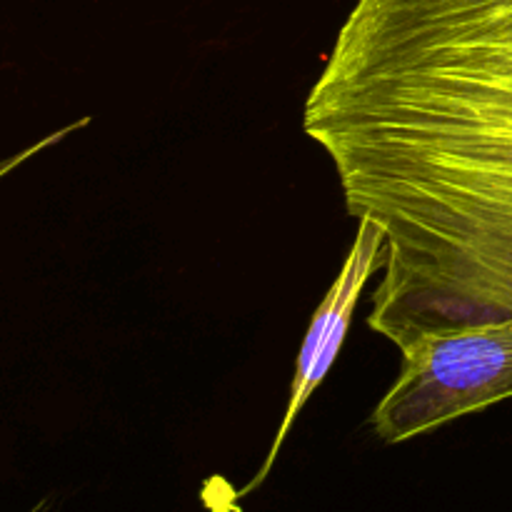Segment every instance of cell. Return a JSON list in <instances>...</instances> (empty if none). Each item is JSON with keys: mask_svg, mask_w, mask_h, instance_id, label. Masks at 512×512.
Returning <instances> with one entry per match:
<instances>
[{"mask_svg": "<svg viewBox=\"0 0 512 512\" xmlns=\"http://www.w3.org/2000/svg\"><path fill=\"white\" fill-rule=\"evenodd\" d=\"M383 263L385 230L380 228V223H375L373 218L363 215V218H358V235H355L353 240V248H350L348 258H345L335 283L330 285V290L325 293L323 303L315 310L303 345H300L298 363H295V378L293 385H290L288 408H285L283 420H280L278 433H275L273 445H270L268 458L260 465L258 475L245 485L243 493H253V490L258 488V485H263L265 478L270 475L275 460H278L280 448H283L285 438L290 435V428H293L298 415L303 413L305 403H308V400L313 398L315 390L323 385L330 368H333V363L338 360L340 348H343L345 343V335H348L350 320H353L355 308H358L360 295H363L368 280L378 273V268H383Z\"/></svg>", "mask_w": 512, "mask_h": 512, "instance_id": "3", "label": "cell"}, {"mask_svg": "<svg viewBox=\"0 0 512 512\" xmlns=\"http://www.w3.org/2000/svg\"><path fill=\"white\" fill-rule=\"evenodd\" d=\"M88 123H90V118L75 120V123H70V125H65V128H60V130H55V133H50L48 138H43V140H38V143H33V145H30V148L20 150V153H15V155H10V158H3V160H0V178H5V175H8L10 170H15V168H18V165H23L25 160H30V158H33V155H38L40 150L50 148V145H55V143H60V140H63L65 135L73 133V130H78V128H83V125H88Z\"/></svg>", "mask_w": 512, "mask_h": 512, "instance_id": "4", "label": "cell"}, {"mask_svg": "<svg viewBox=\"0 0 512 512\" xmlns=\"http://www.w3.org/2000/svg\"><path fill=\"white\" fill-rule=\"evenodd\" d=\"M303 128L385 230L370 330L512 318V0H355Z\"/></svg>", "mask_w": 512, "mask_h": 512, "instance_id": "1", "label": "cell"}, {"mask_svg": "<svg viewBox=\"0 0 512 512\" xmlns=\"http://www.w3.org/2000/svg\"><path fill=\"white\" fill-rule=\"evenodd\" d=\"M395 348L403 365L370 415L383 443H405L512 400V318L425 330Z\"/></svg>", "mask_w": 512, "mask_h": 512, "instance_id": "2", "label": "cell"}]
</instances>
